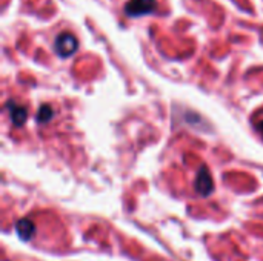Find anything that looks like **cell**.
Here are the masks:
<instances>
[{"label":"cell","instance_id":"5","mask_svg":"<svg viewBox=\"0 0 263 261\" xmlns=\"http://www.w3.org/2000/svg\"><path fill=\"white\" fill-rule=\"evenodd\" d=\"M15 232L23 242H29L35 232V226L29 218H22L15 223Z\"/></svg>","mask_w":263,"mask_h":261},{"label":"cell","instance_id":"1","mask_svg":"<svg viewBox=\"0 0 263 261\" xmlns=\"http://www.w3.org/2000/svg\"><path fill=\"white\" fill-rule=\"evenodd\" d=\"M54 49H55L57 55L66 58V57H71L76 54V51L79 49V42L71 32H62L57 35V38L54 42Z\"/></svg>","mask_w":263,"mask_h":261},{"label":"cell","instance_id":"2","mask_svg":"<svg viewBox=\"0 0 263 261\" xmlns=\"http://www.w3.org/2000/svg\"><path fill=\"white\" fill-rule=\"evenodd\" d=\"M157 9V0H129L125 6L128 17H142Z\"/></svg>","mask_w":263,"mask_h":261},{"label":"cell","instance_id":"7","mask_svg":"<svg viewBox=\"0 0 263 261\" xmlns=\"http://www.w3.org/2000/svg\"><path fill=\"white\" fill-rule=\"evenodd\" d=\"M257 131L262 134V137H263V120L260 122V123H257Z\"/></svg>","mask_w":263,"mask_h":261},{"label":"cell","instance_id":"3","mask_svg":"<svg viewBox=\"0 0 263 261\" xmlns=\"http://www.w3.org/2000/svg\"><path fill=\"white\" fill-rule=\"evenodd\" d=\"M194 188L196 191L199 192V195L202 197H208L213 194L214 191V182H213V177L208 171L206 166H202L197 172V177H196V183H194Z\"/></svg>","mask_w":263,"mask_h":261},{"label":"cell","instance_id":"6","mask_svg":"<svg viewBox=\"0 0 263 261\" xmlns=\"http://www.w3.org/2000/svg\"><path fill=\"white\" fill-rule=\"evenodd\" d=\"M52 117H54L52 108H51L49 105H43V106H40V109H39V112H37L35 120H37L40 125H43V123H48Z\"/></svg>","mask_w":263,"mask_h":261},{"label":"cell","instance_id":"4","mask_svg":"<svg viewBox=\"0 0 263 261\" xmlns=\"http://www.w3.org/2000/svg\"><path fill=\"white\" fill-rule=\"evenodd\" d=\"M5 108H6L8 112H9V118H11V122H12L14 126L20 128V126L26 122V118H28V111H26V108L17 105L14 100L6 102Z\"/></svg>","mask_w":263,"mask_h":261}]
</instances>
